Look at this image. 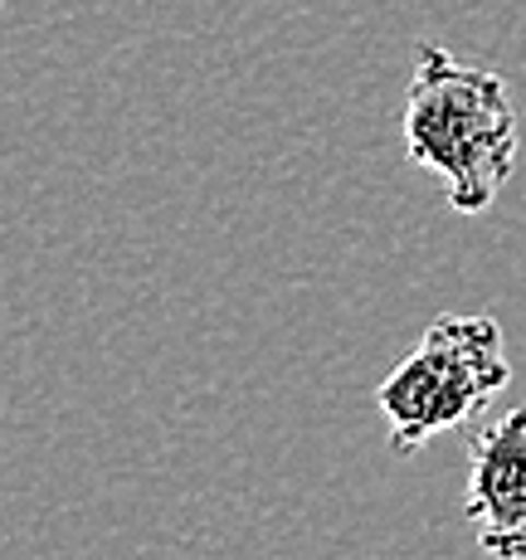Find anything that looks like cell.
<instances>
[{"instance_id": "obj_3", "label": "cell", "mask_w": 526, "mask_h": 560, "mask_svg": "<svg viewBox=\"0 0 526 560\" xmlns=\"http://www.w3.org/2000/svg\"><path fill=\"white\" fill-rule=\"evenodd\" d=\"M464 516L488 556L526 560V405L478 429Z\"/></svg>"}, {"instance_id": "obj_1", "label": "cell", "mask_w": 526, "mask_h": 560, "mask_svg": "<svg viewBox=\"0 0 526 560\" xmlns=\"http://www.w3.org/2000/svg\"><path fill=\"white\" fill-rule=\"evenodd\" d=\"M405 156L448 186L458 214H482L517 171V107L492 69L420 45L400 113Z\"/></svg>"}, {"instance_id": "obj_2", "label": "cell", "mask_w": 526, "mask_h": 560, "mask_svg": "<svg viewBox=\"0 0 526 560\" xmlns=\"http://www.w3.org/2000/svg\"><path fill=\"white\" fill-rule=\"evenodd\" d=\"M512 381L502 327L482 312H448L420 337L381 385V415L400 458L420 454L434 434L468 424Z\"/></svg>"}]
</instances>
